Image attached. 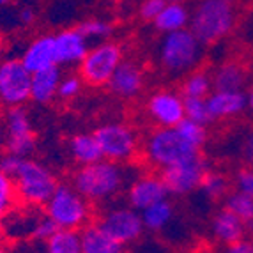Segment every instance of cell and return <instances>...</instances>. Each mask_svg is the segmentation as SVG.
<instances>
[{"label":"cell","mask_w":253,"mask_h":253,"mask_svg":"<svg viewBox=\"0 0 253 253\" xmlns=\"http://www.w3.org/2000/svg\"><path fill=\"white\" fill-rule=\"evenodd\" d=\"M131 181L133 179L123 163L103 158L96 163L80 167L73 175L71 184L90 204H101L115 199Z\"/></svg>","instance_id":"1"},{"label":"cell","mask_w":253,"mask_h":253,"mask_svg":"<svg viewBox=\"0 0 253 253\" xmlns=\"http://www.w3.org/2000/svg\"><path fill=\"white\" fill-rule=\"evenodd\" d=\"M202 149L195 147L190 140L175 127H154L149 131L142 144V154L149 167L165 170L175 163L199 156Z\"/></svg>","instance_id":"2"},{"label":"cell","mask_w":253,"mask_h":253,"mask_svg":"<svg viewBox=\"0 0 253 253\" xmlns=\"http://www.w3.org/2000/svg\"><path fill=\"white\" fill-rule=\"evenodd\" d=\"M236 0H199L190 14L188 29L204 46L227 38L236 27Z\"/></svg>","instance_id":"3"},{"label":"cell","mask_w":253,"mask_h":253,"mask_svg":"<svg viewBox=\"0 0 253 253\" xmlns=\"http://www.w3.org/2000/svg\"><path fill=\"white\" fill-rule=\"evenodd\" d=\"M160 66L172 76H186L199 69L204 60V44L190 29L163 34L158 48Z\"/></svg>","instance_id":"4"},{"label":"cell","mask_w":253,"mask_h":253,"mask_svg":"<svg viewBox=\"0 0 253 253\" xmlns=\"http://www.w3.org/2000/svg\"><path fill=\"white\" fill-rule=\"evenodd\" d=\"M44 212L57 228L80 232L90 223L92 206L73 184H59L44 204Z\"/></svg>","instance_id":"5"},{"label":"cell","mask_w":253,"mask_h":253,"mask_svg":"<svg viewBox=\"0 0 253 253\" xmlns=\"http://www.w3.org/2000/svg\"><path fill=\"white\" fill-rule=\"evenodd\" d=\"M16 197L23 206L42 207L57 190V177L41 161L23 158L13 173Z\"/></svg>","instance_id":"6"},{"label":"cell","mask_w":253,"mask_h":253,"mask_svg":"<svg viewBox=\"0 0 253 253\" xmlns=\"http://www.w3.org/2000/svg\"><path fill=\"white\" fill-rule=\"evenodd\" d=\"M0 228L7 239L14 243H23V241H44L57 230L46 212L41 211L39 207L23 206L20 209L14 207L2 221Z\"/></svg>","instance_id":"7"},{"label":"cell","mask_w":253,"mask_h":253,"mask_svg":"<svg viewBox=\"0 0 253 253\" xmlns=\"http://www.w3.org/2000/svg\"><path fill=\"white\" fill-rule=\"evenodd\" d=\"M103 158L115 163H129L136 158L140 151V138L133 126L126 123H105L94 131Z\"/></svg>","instance_id":"8"},{"label":"cell","mask_w":253,"mask_h":253,"mask_svg":"<svg viewBox=\"0 0 253 253\" xmlns=\"http://www.w3.org/2000/svg\"><path fill=\"white\" fill-rule=\"evenodd\" d=\"M124 60L123 48L117 42L101 41L89 48L85 59L80 62V76L85 84L101 87L106 85L119 68V64Z\"/></svg>","instance_id":"9"},{"label":"cell","mask_w":253,"mask_h":253,"mask_svg":"<svg viewBox=\"0 0 253 253\" xmlns=\"http://www.w3.org/2000/svg\"><path fill=\"white\" fill-rule=\"evenodd\" d=\"M30 87L32 73L21 59L0 60V105L7 108L23 106L30 99Z\"/></svg>","instance_id":"10"},{"label":"cell","mask_w":253,"mask_h":253,"mask_svg":"<svg viewBox=\"0 0 253 253\" xmlns=\"http://www.w3.org/2000/svg\"><path fill=\"white\" fill-rule=\"evenodd\" d=\"M99 227H103L112 237L123 243V245H135L142 239L145 232L144 221L140 211L127 206H112L101 214Z\"/></svg>","instance_id":"11"},{"label":"cell","mask_w":253,"mask_h":253,"mask_svg":"<svg viewBox=\"0 0 253 253\" xmlns=\"http://www.w3.org/2000/svg\"><path fill=\"white\" fill-rule=\"evenodd\" d=\"M207 170L209 169H207L206 160L199 154V156L161 170V179L169 190V195L184 197L199 190Z\"/></svg>","instance_id":"12"},{"label":"cell","mask_w":253,"mask_h":253,"mask_svg":"<svg viewBox=\"0 0 253 253\" xmlns=\"http://www.w3.org/2000/svg\"><path fill=\"white\" fill-rule=\"evenodd\" d=\"M147 117L156 127H175L186 119L184 96L170 89L152 92L145 103Z\"/></svg>","instance_id":"13"},{"label":"cell","mask_w":253,"mask_h":253,"mask_svg":"<svg viewBox=\"0 0 253 253\" xmlns=\"http://www.w3.org/2000/svg\"><path fill=\"white\" fill-rule=\"evenodd\" d=\"M5 136L7 151L20 158H29L36 149L34 127L30 123L29 112L23 106L9 108L5 114Z\"/></svg>","instance_id":"14"},{"label":"cell","mask_w":253,"mask_h":253,"mask_svg":"<svg viewBox=\"0 0 253 253\" xmlns=\"http://www.w3.org/2000/svg\"><path fill=\"white\" fill-rule=\"evenodd\" d=\"M167 197H169V190L161 175L156 173H140L127 184V204L136 211H144L145 207Z\"/></svg>","instance_id":"15"},{"label":"cell","mask_w":253,"mask_h":253,"mask_svg":"<svg viewBox=\"0 0 253 253\" xmlns=\"http://www.w3.org/2000/svg\"><path fill=\"white\" fill-rule=\"evenodd\" d=\"M106 85L121 99H135L145 87V73L133 60H123Z\"/></svg>","instance_id":"16"},{"label":"cell","mask_w":253,"mask_h":253,"mask_svg":"<svg viewBox=\"0 0 253 253\" xmlns=\"http://www.w3.org/2000/svg\"><path fill=\"white\" fill-rule=\"evenodd\" d=\"M55 39V57H57V66L64 68H73L80 66L89 51V41L84 38L78 29H66L60 30L59 34L53 36Z\"/></svg>","instance_id":"17"},{"label":"cell","mask_w":253,"mask_h":253,"mask_svg":"<svg viewBox=\"0 0 253 253\" xmlns=\"http://www.w3.org/2000/svg\"><path fill=\"white\" fill-rule=\"evenodd\" d=\"M211 121H227L239 117L246 108V94L243 90H212L206 97Z\"/></svg>","instance_id":"18"},{"label":"cell","mask_w":253,"mask_h":253,"mask_svg":"<svg viewBox=\"0 0 253 253\" xmlns=\"http://www.w3.org/2000/svg\"><path fill=\"white\" fill-rule=\"evenodd\" d=\"M21 62L30 73H38L57 66L53 36H39L38 39H34L21 55Z\"/></svg>","instance_id":"19"},{"label":"cell","mask_w":253,"mask_h":253,"mask_svg":"<svg viewBox=\"0 0 253 253\" xmlns=\"http://www.w3.org/2000/svg\"><path fill=\"white\" fill-rule=\"evenodd\" d=\"M246 230H248V225L227 207L219 209L211 219V234L219 245H228L243 239L246 237Z\"/></svg>","instance_id":"20"},{"label":"cell","mask_w":253,"mask_h":253,"mask_svg":"<svg viewBox=\"0 0 253 253\" xmlns=\"http://www.w3.org/2000/svg\"><path fill=\"white\" fill-rule=\"evenodd\" d=\"M82 253H126V245L119 243L99 225H87L82 228Z\"/></svg>","instance_id":"21"},{"label":"cell","mask_w":253,"mask_h":253,"mask_svg":"<svg viewBox=\"0 0 253 253\" xmlns=\"http://www.w3.org/2000/svg\"><path fill=\"white\" fill-rule=\"evenodd\" d=\"M62 78L60 66H51L42 71L32 73V87H30V99L38 105H48L57 97L59 84Z\"/></svg>","instance_id":"22"},{"label":"cell","mask_w":253,"mask_h":253,"mask_svg":"<svg viewBox=\"0 0 253 253\" xmlns=\"http://www.w3.org/2000/svg\"><path fill=\"white\" fill-rule=\"evenodd\" d=\"M68 149L71 158L80 167L103 160L101 147H99V142L94 133H78V135L71 136Z\"/></svg>","instance_id":"23"},{"label":"cell","mask_w":253,"mask_h":253,"mask_svg":"<svg viewBox=\"0 0 253 253\" xmlns=\"http://www.w3.org/2000/svg\"><path fill=\"white\" fill-rule=\"evenodd\" d=\"M190 9L184 4L179 2H167V5L163 7L160 14L156 16V20L152 21L160 32L169 34V32H175V30L188 29L190 25Z\"/></svg>","instance_id":"24"},{"label":"cell","mask_w":253,"mask_h":253,"mask_svg":"<svg viewBox=\"0 0 253 253\" xmlns=\"http://www.w3.org/2000/svg\"><path fill=\"white\" fill-rule=\"evenodd\" d=\"M214 90H243L246 84V71L237 62H223L211 73Z\"/></svg>","instance_id":"25"},{"label":"cell","mask_w":253,"mask_h":253,"mask_svg":"<svg viewBox=\"0 0 253 253\" xmlns=\"http://www.w3.org/2000/svg\"><path fill=\"white\" fill-rule=\"evenodd\" d=\"M140 214H142V221H144L145 230L156 234V232H163L165 228L172 223L175 209H173V204L169 199H163L160 202L145 207L144 211H140Z\"/></svg>","instance_id":"26"},{"label":"cell","mask_w":253,"mask_h":253,"mask_svg":"<svg viewBox=\"0 0 253 253\" xmlns=\"http://www.w3.org/2000/svg\"><path fill=\"white\" fill-rule=\"evenodd\" d=\"M44 253H82V239L78 230L57 228L44 243Z\"/></svg>","instance_id":"27"},{"label":"cell","mask_w":253,"mask_h":253,"mask_svg":"<svg viewBox=\"0 0 253 253\" xmlns=\"http://www.w3.org/2000/svg\"><path fill=\"white\" fill-rule=\"evenodd\" d=\"M212 78L211 73L204 71V69H195L184 76L181 85V94L184 97H200L206 99L212 92Z\"/></svg>","instance_id":"28"},{"label":"cell","mask_w":253,"mask_h":253,"mask_svg":"<svg viewBox=\"0 0 253 253\" xmlns=\"http://www.w3.org/2000/svg\"><path fill=\"white\" fill-rule=\"evenodd\" d=\"M228 188H230V182H228V179L225 177L223 173L207 170L199 190L202 191L206 199L219 200V199H225L228 195Z\"/></svg>","instance_id":"29"},{"label":"cell","mask_w":253,"mask_h":253,"mask_svg":"<svg viewBox=\"0 0 253 253\" xmlns=\"http://www.w3.org/2000/svg\"><path fill=\"white\" fill-rule=\"evenodd\" d=\"M225 207L230 209L237 218H241L248 227H253V197L252 195L232 191L225 197Z\"/></svg>","instance_id":"30"},{"label":"cell","mask_w":253,"mask_h":253,"mask_svg":"<svg viewBox=\"0 0 253 253\" xmlns=\"http://www.w3.org/2000/svg\"><path fill=\"white\" fill-rule=\"evenodd\" d=\"M18 202L13 177L0 170V221L13 211Z\"/></svg>","instance_id":"31"},{"label":"cell","mask_w":253,"mask_h":253,"mask_svg":"<svg viewBox=\"0 0 253 253\" xmlns=\"http://www.w3.org/2000/svg\"><path fill=\"white\" fill-rule=\"evenodd\" d=\"M78 30H80L82 34H84V38L89 42L106 41L110 36L114 34V27L105 20H87L78 27Z\"/></svg>","instance_id":"32"},{"label":"cell","mask_w":253,"mask_h":253,"mask_svg":"<svg viewBox=\"0 0 253 253\" xmlns=\"http://www.w3.org/2000/svg\"><path fill=\"white\" fill-rule=\"evenodd\" d=\"M184 115L186 119L195 121V123H200V124L211 123L207 101L206 99H200V97H184Z\"/></svg>","instance_id":"33"},{"label":"cell","mask_w":253,"mask_h":253,"mask_svg":"<svg viewBox=\"0 0 253 253\" xmlns=\"http://www.w3.org/2000/svg\"><path fill=\"white\" fill-rule=\"evenodd\" d=\"M177 127L182 131V135L190 140L195 147H199V149L204 147V144H206V140H207L206 124H200V123H195V121H190V119H184L182 123L177 124Z\"/></svg>","instance_id":"34"},{"label":"cell","mask_w":253,"mask_h":253,"mask_svg":"<svg viewBox=\"0 0 253 253\" xmlns=\"http://www.w3.org/2000/svg\"><path fill=\"white\" fill-rule=\"evenodd\" d=\"M82 89H84V80H82V76L66 75L60 78L57 96H59L60 99H75V97L82 92Z\"/></svg>","instance_id":"35"},{"label":"cell","mask_w":253,"mask_h":253,"mask_svg":"<svg viewBox=\"0 0 253 253\" xmlns=\"http://www.w3.org/2000/svg\"><path fill=\"white\" fill-rule=\"evenodd\" d=\"M234 188L239 193L253 197V167H245L237 170L234 175Z\"/></svg>","instance_id":"36"},{"label":"cell","mask_w":253,"mask_h":253,"mask_svg":"<svg viewBox=\"0 0 253 253\" xmlns=\"http://www.w3.org/2000/svg\"><path fill=\"white\" fill-rule=\"evenodd\" d=\"M165 5H167V0H144V4L140 5V16L147 21H154Z\"/></svg>","instance_id":"37"},{"label":"cell","mask_w":253,"mask_h":253,"mask_svg":"<svg viewBox=\"0 0 253 253\" xmlns=\"http://www.w3.org/2000/svg\"><path fill=\"white\" fill-rule=\"evenodd\" d=\"M218 253H253V241L248 239V237H243L236 243L221 245Z\"/></svg>","instance_id":"38"},{"label":"cell","mask_w":253,"mask_h":253,"mask_svg":"<svg viewBox=\"0 0 253 253\" xmlns=\"http://www.w3.org/2000/svg\"><path fill=\"white\" fill-rule=\"evenodd\" d=\"M21 160H23V158L16 156V154H13V152H7V154H4V156H0V170L13 177V173L16 172V169L20 167Z\"/></svg>","instance_id":"39"},{"label":"cell","mask_w":253,"mask_h":253,"mask_svg":"<svg viewBox=\"0 0 253 253\" xmlns=\"http://www.w3.org/2000/svg\"><path fill=\"white\" fill-rule=\"evenodd\" d=\"M241 154H243V160L246 161V165H248V167H253V127L246 133L245 138H243Z\"/></svg>","instance_id":"40"},{"label":"cell","mask_w":253,"mask_h":253,"mask_svg":"<svg viewBox=\"0 0 253 253\" xmlns=\"http://www.w3.org/2000/svg\"><path fill=\"white\" fill-rule=\"evenodd\" d=\"M13 253H44V248H39L34 243H29V241H23V243H18V248Z\"/></svg>","instance_id":"41"},{"label":"cell","mask_w":253,"mask_h":253,"mask_svg":"<svg viewBox=\"0 0 253 253\" xmlns=\"http://www.w3.org/2000/svg\"><path fill=\"white\" fill-rule=\"evenodd\" d=\"M18 21H20L21 25H29L34 21V11L30 7H21L20 13H18Z\"/></svg>","instance_id":"42"},{"label":"cell","mask_w":253,"mask_h":253,"mask_svg":"<svg viewBox=\"0 0 253 253\" xmlns=\"http://www.w3.org/2000/svg\"><path fill=\"white\" fill-rule=\"evenodd\" d=\"M246 103H248V110L253 114V85L252 89L248 90V94H246Z\"/></svg>","instance_id":"43"},{"label":"cell","mask_w":253,"mask_h":253,"mask_svg":"<svg viewBox=\"0 0 253 253\" xmlns=\"http://www.w3.org/2000/svg\"><path fill=\"white\" fill-rule=\"evenodd\" d=\"M181 253H204L202 250H184V252H181Z\"/></svg>","instance_id":"44"},{"label":"cell","mask_w":253,"mask_h":253,"mask_svg":"<svg viewBox=\"0 0 253 253\" xmlns=\"http://www.w3.org/2000/svg\"><path fill=\"white\" fill-rule=\"evenodd\" d=\"M2 51H4V41L0 38V57H2Z\"/></svg>","instance_id":"45"},{"label":"cell","mask_w":253,"mask_h":253,"mask_svg":"<svg viewBox=\"0 0 253 253\" xmlns=\"http://www.w3.org/2000/svg\"><path fill=\"white\" fill-rule=\"evenodd\" d=\"M7 2H9V0H0V7H4V5L7 4Z\"/></svg>","instance_id":"46"},{"label":"cell","mask_w":253,"mask_h":253,"mask_svg":"<svg viewBox=\"0 0 253 253\" xmlns=\"http://www.w3.org/2000/svg\"><path fill=\"white\" fill-rule=\"evenodd\" d=\"M167 2H179V4H182V2H186V0H167Z\"/></svg>","instance_id":"47"},{"label":"cell","mask_w":253,"mask_h":253,"mask_svg":"<svg viewBox=\"0 0 253 253\" xmlns=\"http://www.w3.org/2000/svg\"><path fill=\"white\" fill-rule=\"evenodd\" d=\"M0 253H5V250H4V248H2V246H0Z\"/></svg>","instance_id":"48"}]
</instances>
